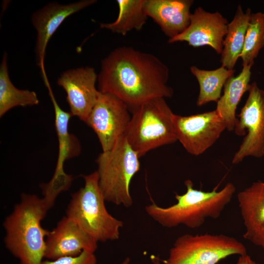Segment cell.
<instances>
[{"mask_svg": "<svg viewBox=\"0 0 264 264\" xmlns=\"http://www.w3.org/2000/svg\"><path fill=\"white\" fill-rule=\"evenodd\" d=\"M39 103L35 92L19 89L13 84L8 73L7 54L5 53L0 66V117L15 107L32 106Z\"/></svg>", "mask_w": 264, "mask_h": 264, "instance_id": "cell-20", "label": "cell"}, {"mask_svg": "<svg viewBox=\"0 0 264 264\" xmlns=\"http://www.w3.org/2000/svg\"><path fill=\"white\" fill-rule=\"evenodd\" d=\"M250 9L244 12L239 5L232 21L228 23L227 32L223 42L220 62L221 66L233 69L242 52L251 14Z\"/></svg>", "mask_w": 264, "mask_h": 264, "instance_id": "cell-18", "label": "cell"}, {"mask_svg": "<svg viewBox=\"0 0 264 264\" xmlns=\"http://www.w3.org/2000/svg\"><path fill=\"white\" fill-rule=\"evenodd\" d=\"M53 107L55 115V126L58 140V155L53 175L66 174L64 170L65 162L79 155L81 147L76 137L68 131V125L72 116L70 112L64 110L57 103L49 83L45 84Z\"/></svg>", "mask_w": 264, "mask_h": 264, "instance_id": "cell-17", "label": "cell"}, {"mask_svg": "<svg viewBox=\"0 0 264 264\" xmlns=\"http://www.w3.org/2000/svg\"><path fill=\"white\" fill-rule=\"evenodd\" d=\"M130 259L129 257L126 258L120 264H129Z\"/></svg>", "mask_w": 264, "mask_h": 264, "instance_id": "cell-28", "label": "cell"}, {"mask_svg": "<svg viewBox=\"0 0 264 264\" xmlns=\"http://www.w3.org/2000/svg\"><path fill=\"white\" fill-rule=\"evenodd\" d=\"M83 178L84 186L71 195L66 216L98 242L118 240L123 222L107 210L97 172L83 176Z\"/></svg>", "mask_w": 264, "mask_h": 264, "instance_id": "cell-4", "label": "cell"}, {"mask_svg": "<svg viewBox=\"0 0 264 264\" xmlns=\"http://www.w3.org/2000/svg\"><path fill=\"white\" fill-rule=\"evenodd\" d=\"M248 92L233 131L238 136L246 134L234 155L233 164L247 156H264V90L254 82L250 84Z\"/></svg>", "mask_w": 264, "mask_h": 264, "instance_id": "cell-8", "label": "cell"}, {"mask_svg": "<svg viewBox=\"0 0 264 264\" xmlns=\"http://www.w3.org/2000/svg\"><path fill=\"white\" fill-rule=\"evenodd\" d=\"M97 79L94 68L86 66L67 70L57 81L66 94L72 116L85 123L100 92L96 87Z\"/></svg>", "mask_w": 264, "mask_h": 264, "instance_id": "cell-11", "label": "cell"}, {"mask_svg": "<svg viewBox=\"0 0 264 264\" xmlns=\"http://www.w3.org/2000/svg\"><path fill=\"white\" fill-rule=\"evenodd\" d=\"M116 2L119 8L117 19L111 23H101L100 27L123 36L132 30H141L148 19L145 10L146 0H118Z\"/></svg>", "mask_w": 264, "mask_h": 264, "instance_id": "cell-21", "label": "cell"}, {"mask_svg": "<svg viewBox=\"0 0 264 264\" xmlns=\"http://www.w3.org/2000/svg\"><path fill=\"white\" fill-rule=\"evenodd\" d=\"M51 208L43 198L22 194L20 201L5 219L4 244L20 264H41L49 231L41 222Z\"/></svg>", "mask_w": 264, "mask_h": 264, "instance_id": "cell-2", "label": "cell"}, {"mask_svg": "<svg viewBox=\"0 0 264 264\" xmlns=\"http://www.w3.org/2000/svg\"><path fill=\"white\" fill-rule=\"evenodd\" d=\"M97 247V241L74 220L65 216L46 237L44 258L54 260L74 257L84 250L94 253Z\"/></svg>", "mask_w": 264, "mask_h": 264, "instance_id": "cell-14", "label": "cell"}, {"mask_svg": "<svg viewBox=\"0 0 264 264\" xmlns=\"http://www.w3.org/2000/svg\"><path fill=\"white\" fill-rule=\"evenodd\" d=\"M191 72L196 78L199 90L197 105L202 106L210 102H216L221 97L223 87L235 70L223 66L212 70L201 69L195 66L190 67Z\"/></svg>", "mask_w": 264, "mask_h": 264, "instance_id": "cell-22", "label": "cell"}, {"mask_svg": "<svg viewBox=\"0 0 264 264\" xmlns=\"http://www.w3.org/2000/svg\"><path fill=\"white\" fill-rule=\"evenodd\" d=\"M167 66L151 53L130 46L112 50L101 63L98 89L123 102L130 111L156 98H170Z\"/></svg>", "mask_w": 264, "mask_h": 264, "instance_id": "cell-1", "label": "cell"}, {"mask_svg": "<svg viewBox=\"0 0 264 264\" xmlns=\"http://www.w3.org/2000/svg\"><path fill=\"white\" fill-rule=\"evenodd\" d=\"M130 112L119 99L100 92L86 124L97 135L102 151L110 149L124 134L131 118Z\"/></svg>", "mask_w": 264, "mask_h": 264, "instance_id": "cell-10", "label": "cell"}, {"mask_svg": "<svg viewBox=\"0 0 264 264\" xmlns=\"http://www.w3.org/2000/svg\"><path fill=\"white\" fill-rule=\"evenodd\" d=\"M251 66H242L241 72L228 79L224 86L223 93L217 101L215 109L224 120L226 129L233 131L238 118L236 110L244 93L250 86Z\"/></svg>", "mask_w": 264, "mask_h": 264, "instance_id": "cell-16", "label": "cell"}, {"mask_svg": "<svg viewBox=\"0 0 264 264\" xmlns=\"http://www.w3.org/2000/svg\"><path fill=\"white\" fill-rule=\"evenodd\" d=\"M97 258L94 253L83 251L76 256L59 258L54 260L43 261L41 264H96Z\"/></svg>", "mask_w": 264, "mask_h": 264, "instance_id": "cell-24", "label": "cell"}, {"mask_svg": "<svg viewBox=\"0 0 264 264\" xmlns=\"http://www.w3.org/2000/svg\"><path fill=\"white\" fill-rule=\"evenodd\" d=\"M177 140L189 154L199 155L211 147L226 129L217 111L182 116L174 114Z\"/></svg>", "mask_w": 264, "mask_h": 264, "instance_id": "cell-9", "label": "cell"}, {"mask_svg": "<svg viewBox=\"0 0 264 264\" xmlns=\"http://www.w3.org/2000/svg\"><path fill=\"white\" fill-rule=\"evenodd\" d=\"M243 238L264 250V223Z\"/></svg>", "mask_w": 264, "mask_h": 264, "instance_id": "cell-25", "label": "cell"}, {"mask_svg": "<svg viewBox=\"0 0 264 264\" xmlns=\"http://www.w3.org/2000/svg\"><path fill=\"white\" fill-rule=\"evenodd\" d=\"M96 2L95 0H83L67 4L52 2L32 14L31 22L37 32L36 60L44 81L48 79L44 68V58L46 46L51 36L68 17Z\"/></svg>", "mask_w": 264, "mask_h": 264, "instance_id": "cell-13", "label": "cell"}, {"mask_svg": "<svg viewBox=\"0 0 264 264\" xmlns=\"http://www.w3.org/2000/svg\"><path fill=\"white\" fill-rule=\"evenodd\" d=\"M264 47V13H251L240 58L242 66H251Z\"/></svg>", "mask_w": 264, "mask_h": 264, "instance_id": "cell-23", "label": "cell"}, {"mask_svg": "<svg viewBox=\"0 0 264 264\" xmlns=\"http://www.w3.org/2000/svg\"><path fill=\"white\" fill-rule=\"evenodd\" d=\"M151 261L152 264H161L159 258L156 256H152Z\"/></svg>", "mask_w": 264, "mask_h": 264, "instance_id": "cell-27", "label": "cell"}, {"mask_svg": "<svg viewBox=\"0 0 264 264\" xmlns=\"http://www.w3.org/2000/svg\"><path fill=\"white\" fill-rule=\"evenodd\" d=\"M124 135L139 157L150 151L177 141L174 113L165 98H156L132 110Z\"/></svg>", "mask_w": 264, "mask_h": 264, "instance_id": "cell-5", "label": "cell"}, {"mask_svg": "<svg viewBox=\"0 0 264 264\" xmlns=\"http://www.w3.org/2000/svg\"><path fill=\"white\" fill-rule=\"evenodd\" d=\"M193 3L192 0H146L145 10L170 39L189 26Z\"/></svg>", "mask_w": 264, "mask_h": 264, "instance_id": "cell-15", "label": "cell"}, {"mask_svg": "<svg viewBox=\"0 0 264 264\" xmlns=\"http://www.w3.org/2000/svg\"><path fill=\"white\" fill-rule=\"evenodd\" d=\"M237 200L245 237L264 223V181L254 182L239 192Z\"/></svg>", "mask_w": 264, "mask_h": 264, "instance_id": "cell-19", "label": "cell"}, {"mask_svg": "<svg viewBox=\"0 0 264 264\" xmlns=\"http://www.w3.org/2000/svg\"><path fill=\"white\" fill-rule=\"evenodd\" d=\"M186 192L176 194L177 202L163 207L153 202L145 207L147 214L162 226L172 228L183 225L190 228L201 227L206 219L219 218L230 202L236 192L235 185L227 183L220 190L203 191L194 188L193 182L187 179Z\"/></svg>", "mask_w": 264, "mask_h": 264, "instance_id": "cell-3", "label": "cell"}, {"mask_svg": "<svg viewBox=\"0 0 264 264\" xmlns=\"http://www.w3.org/2000/svg\"><path fill=\"white\" fill-rule=\"evenodd\" d=\"M139 156L125 135L109 150L102 151L96 159L99 184L106 201L126 208L133 203L130 183L139 171Z\"/></svg>", "mask_w": 264, "mask_h": 264, "instance_id": "cell-6", "label": "cell"}, {"mask_svg": "<svg viewBox=\"0 0 264 264\" xmlns=\"http://www.w3.org/2000/svg\"><path fill=\"white\" fill-rule=\"evenodd\" d=\"M228 24L227 20L220 12H209L198 7L191 13L187 28L168 42H185L194 47L209 46L221 54Z\"/></svg>", "mask_w": 264, "mask_h": 264, "instance_id": "cell-12", "label": "cell"}, {"mask_svg": "<svg viewBox=\"0 0 264 264\" xmlns=\"http://www.w3.org/2000/svg\"><path fill=\"white\" fill-rule=\"evenodd\" d=\"M237 264H259L254 261L249 256L247 253L243 255L239 256Z\"/></svg>", "mask_w": 264, "mask_h": 264, "instance_id": "cell-26", "label": "cell"}, {"mask_svg": "<svg viewBox=\"0 0 264 264\" xmlns=\"http://www.w3.org/2000/svg\"><path fill=\"white\" fill-rule=\"evenodd\" d=\"M247 254L245 245L224 234H183L176 239L165 264H217L233 255Z\"/></svg>", "mask_w": 264, "mask_h": 264, "instance_id": "cell-7", "label": "cell"}]
</instances>
